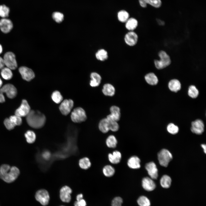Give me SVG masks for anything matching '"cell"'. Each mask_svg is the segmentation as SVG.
<instances>
[{
    "label": "cell",
    "mask_w": 206,
    "mask_h": 206,
    "mask_svg": "<svg viewBox=\"0 0 206 206\" xmlns=\"http://www.w3.org/2000/svg\"><path fill=\"white\" fill-rule=\"evenodd\" d=\"M20 174V171L17 167H11L7 164H3L0 167V178L7 183L14 181Z\"/></svg>",
    "instance_id": "1"
},
{
    "label": "cell",
    "mask_w": 206,
    "mask_h": 206,
    "mask_svg": "<svg viewBox=\"0 0 206 206\" xmlns=\"http://www.w3.org/2000/svg\"><path fill=\"white\" fill-rule=\"evenodd\" d=\"M26 117L27 124L30 126L34 128H41L45 122V116L38 110H31Z\"/></svg>",
    "instance_id": "2"
},
{
    "label": "cell",
    "mask_w": 206,
    "mask_h": 206,
    "mask_svg": "<svg viewBox=\"0 0 206 206\" xmlns=\"http://www.w3.org/2000/svg\"><path fill=\"white\" fill-rule=\"evenodd\" d=\"M159 60L155 59L154 62L156 68L161 70L169 66L171 64V60L170 56L165 51L161 50L158 53Z\"/></svg>",
    "instance_id": "3"
},
{
    "label": "cell",
    "mask_w": 206,
    "mask_h": 206,
    "mask_svg": "<svg viewBox=\"0 0 206 206\" xmlns=\"http://www.w3.org/2000/svg\"><path fill=\"white\" fill-rule=\"evenodd\" d=\"M158 158L160 164L162 166L166 167L172 160L173 156L169 150L163 149L158 153Z\"/></svg>",
    "instance_id": "4"
},
{
    "label": "cell",
    "mask_w": 206,
    "mask_h": 206,
    "mask_svg": "<svg viewBox=\"0 0 206 206\" xmlns=\"http://www.w3.org/2000/svg\"><path fill=\"white\" fill-rule=\"evenodd\" d=\"M71 118L73 122L80 123L86 120L87 116L84 109L81 107H77L75 108L72 112Z\"/></svg>",
    "instance_id": "5"
},
{
    "label": "cell",
    "mask_w": 206,
    "mask_h": 206,
    "mask_svg": "<svg viewBox=\"0 0 206 206\" xmlns=\"http://www.w3.org/2000/svg\"><path fill=\"white\" fill-rule=\"evenodd\" d=\"M3 58L6 67L11 70H14L17 68V64L15 56L13 52H6Z\"/></svg>",
    "instance_id": "6"
},
{
    "label": "cell",
    "mask_w": 206,
    "mask_h": 206,
    "mask_svg": "<svg viewBox=\"0 0 206 206\" xmlns=\"http://www.w3.org/2000/svg\"><path fill=\"white\" fill-rule=\"evenodd\" d=\"M35 197L36 200L43 205L45 206L48 204L49 195L48 191L45 189L38 191L35 193Z\"/></svg>",
    "instance_id": "7"
},
{
    "label": "cell",
    "mask_w": 206,
    "mask_h": 206,
    "mask_svg": "<svg viewBox=\"0 0 206 206\" xmlns=\"http://www.w3.org/2000/svg\"><path fill=\"white\" fill-rule=\"evenodd\" d=\"M30 107L27 101L22 100L20 106L15 112V115L20 117L26 116L30 111Z\"/></svg>",
    "instance_id": "8"
},
{
    "label": "cell",
    "mask_w": 206,
    "mask_h": 206,
    "mask_svg": "<svg viewBox=\"0 0 206 206\" xmlns=\"http://www.w3.org/2000/svg\"><path fill=\"white\" fill-rule=\"evenodd\" d=\"M0 90L3 93H5L9 98H14L17 94L16 88L13 84H6L0 88Z\"/></svg>",
    "instance_id": "9"
},
{
    "label": "cell",
    "mask_w": 206,
    "mask_h": 206,
    "mask_svg": "<svg viewBox=\"0 0 206 206\" xmlns=\"http://www.w3.org/2000/svg\"><path fill=\"white\" fill-rule=\"evenodd\" d=\"M74 102L71 99H66L62 102L59 108L62 114L67 115L70 112L74 106Z\"/></svg>",
    "instance_id": "10"
},
{
    "label": "cell",
    "mask_w": 206,
    "mask_h": 206,
    "mask_svg": "<svg viewBox=\"0 0 206 206\" xmlns=\"http://www.w3.org/2000/svg\"><path fill=\"white\" fill-rule=\"evenodd\" d=\"M19 71L22 78L27 81L31 80L35 77V74L33 71L26 66H22L19 67Z\"/></svg>",
    "instance_id": "11"
},
{
    "label": "cell",
    "mask_w": 206,
    "mask_h": 206,
    "mask_svg": "<svg viewBox=\"0 0 206 206\" xmlns=\"http://www.w3.org/2000/svg\"><path fill=\"white\" fill-rule=\"evenodd\" d=\"M72 189L67 186L62 187L60 190V198L62 201L69 203L71 200V194L72 193Z\"/></svg>",
    "instance_id": "12"
},
{
    "label": "cell",
    "mask_w": 206,
    "mask_h": 206,
    "mask_svg": "<svg viewBox=\"0 0 206 206\" xmlns=\"http://www.w3.org/2000/svg\"><path fill=\"white\" fill-rule=\"evenodd\" d=\"M138 37L133 31H129L125 35L124 40L126 43L130 46H133L137 42Z\"/></svg>",
    "instance_id": "13"
},
{
    "label": "cell",
    "mask_w": 206,
    "mask_h": 206,
    "mask_svg": "<svg viewBox=\"0 0 206 206\" xmlns=\"http://www.w3.org/2000/svg\"><path fill=\"white\" fill-rule=\"evenodd\" d=\"M191 131L197 134H202L204 131V124L203 121L197 119L192 122Z\"/></svg>",
    "instance_id": "14"
},
{
    "label": "cell",
    "mask_w": 206,
    "mask_h": 206,
    "mask_svg": "<svg viewBox=\"0 0 206 206\" xmlns=\"http://www.w3.org/2000/svg\"><path fill=\"white\" fill-rule=\"evenodd\" d=\"M13 28L11 21L7 18H2L0 20V29L4 33L9 32Z\"/></svg>",
    "instance_id": "15"
},
{
    "label": "cell",
    "mask_w": 206,
    "mask_h": 206,
    "mask_svg": "<svg viewBox=\"0 0 206 206\" xmlns=\"http://www.w3.org/2000/svg\"><path fill=\"white\" fill-rule=\"evenodd\" d=\"M148 174L152 179H157L158 177V170L156 165L153 162L147 163L145 166Z\"/></svg>",
    "instance_id": "16"
},
{
    "label": "cell",
    "mask_w": 206,
    "mask_h": 206,
    "mask_svg": "<svg viewBox=\"0 0 206 206\" xmlns=\"http://www.w3.org/2000/svg\"><path fill=\"white\" fill-rule=\"evenodd\" d=\"M111 113L108 115L107 119L108 120H114L117 122L120 117V110L119 107L116 106H112L110 108Z\"/></svg>",
    "instance_id": "17"
},
{
    "label": "cell",
    "mask_w": 206,
    "mask_h": 206,
    "mask_svg": "<svg viewBox=\"0 0 206 206\" xmlns=\"http://www.w3.org/2000/svg\"><path fill=\"white\" fill-rule=\"evenodd\" d=\"M142 186L145 190L150 191L153 190L156 186L152 179L148 177H145L142 180Z\"/></svg>",
    "instance_id": "18"
},
{
    "label": "cell",
    "mask_w": 206,
    "mask_h": 206,
    "mask_svg": "<svg viewBox=\"0 0 206 206\" xmlns=\"http://www.w3.org/2000/svg\"><path fill=\"white\" fill-rule=\"evenodd\" d=\"M140 5L143 7H145L148 4L155 8H159L161 5V0H138Z\"/></svg>",
    "instance_id": "19"
},
{
    "label": "cell",
    "mask_w": 206,
    "mask_h": 206,
    "mask_svg": "<svg viewBox=\"0 0 206 206\" xmlns=\"http://www.w3.org/2000/svg\"><path fill=\"white\" fill-rule=\"evenodd\" d=\"M140 160L136 156H133L128 160L127 164L128 166L132 169H138L140 167Z\"/></svg>",
    "instance_id": "20"
},
{
    "label": "cell",
    "mask_w": 206,
    "mask_h": 206,
    "mask_svg": "<svg viewBox=\"0 0 206 206\" xmlns=\"http://www.w3.org/2000/svg\"><path fill=\"white\" fill-rule=\"evenodd\" d=\"M90 77L91 78L90 83V86L92 87L98 86L101 83V76L98 74L93 72L91 73Z\"/></svg>",
    "instance_id": "21"
},
{
    "label": "cell",
    "mask_w": 206,
    "mask_h": 206,
    "mask_svg": "<svg viewBox=\"0 0 206 206\" xmlns=\"http://www.w3.org/2000/svg\"><path fill=\"white\" fill-rule=\"evenodd\" d=\"M109 161L112 163L116 164L119 163L121 158V154L118 151H115L112 154L110 153L108 155Z\"/></svg>",
    "instance_id": "22"
},
{
    "label": "cell",
    "mask_w": 206,
    "mask_h": 206,
    "mask_svg": "<svg viewBox=\"0 0 206 206\" xmlns=\"http://www.w3.org/2000/svg\"><path fill=\"white\" fill-rule=\"evenodd\" d=\"M102 92L105 96H112L115 94V89L112 84L108 83L106 84L103 86Z\"/></svg>",
    "instance_id": "23"
},
{
    "label": "cell",
    "mask_w": 206,
    "mask_h": 206,
    "mask_svg": "<svg viewBox=\"0 0 206 206\" xmlns=\"http://www.w3.org/2000/svg\"><path fill=\"white\" fill-rule=\"evenodd\" d=\"M181 84L179 81L176 79L171 80L168 84L169 89L172 91L177 92L180 90Z\"/></svg>",
    "instance_id": "24"
},
{
    "label": "cell",
    "mask_w": 206,
    "mask_h": 206,
    "mask_svg": "<svg viewBox=\"0 0 206 206\" xmlns=\"http://www.w3.org/2000/svg\"><path fill=\"white\" fill-rule=\"evenodd\" d=\"M144 78L146 82L151 85H156L158 82L157 77L152 72H150L147 74L145 76Z\"/></svg>",
    "instance_id": "25"
},
{
    "label": "cell",
    "mask_w": 206,
    "mask_h": 206,
    "mask_svg": "<svg viewBox=\"0 0 206 206\" xmlns=\"http://www.w3.org/2000/svg\"><path fill=\"white\" fill-rule=\"evenodd\" d=\"M138 25V21L134 18H129L125 22L126 28L129 31H133Z\"/></svg>",
    "instance_id": "26"
},
{
    "label": "cell",
    "mask_w": 206,
    "mask_h": 206,
    "mask_svg": "<svg viewBox=\"0 0 206 206\" xmlns=\"http://www.w3.org/2000/svg\"><path fill=\"white\" fill-rule=\"evenodd\" d=\"M98 127L100 130L104 133H106L110 130L109 121L106 118L101 120L99 122Z\"/></svg>",
    "instance_id": "27"
},
{
    "label": "cell",
    "mask_w": 206,
    "mask_h": 206,
    "mask_svg": "<svg viewBox=\"0 0 206 206\" xmlns=\"http://www.w3.org/2000/svg\"><path fill=\"white\" fill-rule=\"evenodd\" d=\"M1 75L3 78L6 80L11 79L13 76L11 70L6 67L1 70Z\"/></svg>",
    "instance_id": "28"
},
{
    "label": "cell",
    "mask_w": 206,
    "mask_h": 206,
    "mask_svg": "<svg viewBox=\"0 0 206 206\" xmlns=\"http://www.w3.org/2000/svg\"><path fill=\"white\" fill-rule=\"evenodd\" d=\"M171 177L167 175H163L161 178L160 183L161 186L164 188H168L171 185Z\"/></svg>",
    "instance_id": "29"
},
{
    "label": "cell",
    "mask_w": 206,
    "mask_h": 206,
    "mask_svg": "<svg viewBox=\"0 0 206 206\" xmlns=\"http://www.w3.org/2000/svg\"><path fill=\"white\" fill-rule=\"evenodd\" d=\"M95 56L98 60L101 61L107 60L108 57L107 52L104 49H102L97 51L96 53Z\"/></svg>",
    "instance_id": "30"
},
{
    "label": "cell",
    "mask_w": 206,
    "mask_h": 206,
    "mask_svg": "<svg viewBox=\"0 0 206 206\" xmlns=\"http://www.w3.org/2000/svg\"><path fill=\"white\" fill-rule=\"evenodd\" d=\"M25 136L27 142L29 143H33L36 139V135L35 132L31 130L27 131L25 134Z\"/></svg>",
    "instance_id": "31"
},
{
    "label": "cell",
    "mask_w": 206,
    "mask_h": 206,
    "mask_svg": "<svg viewBox=\"0 0 206 206\" xmlns=\"http://www.w3.org/2000/svg\"><path fill=\"white\" fill-rule=\"evenodd\" d=\"M129 16L128 13L124 10L119 11L117 15L118 20L122 23H125L129 18Z\"/></svg>",
    "instance_id": "32"
},
{
    "label": "cell",
    "mask_w": 206,
    "mask_h": 206,
    "mask_svg": "<svg viewBox=\"0 0 206 206\" xmlns=\"http://www.w3.org/2000/svg\"><path fill=\"white\" fill-rule=\"evenodd\" d=\"M117 142L116 138L113 135L109 136L107 138L106 141L107 146L110 148H115L116 146Z\"/></svg>",
    "instance_id": "33"
},
{
    "label": "cell",
    "mask_w": 206,
    "mask_h": 206,
    "mask_svg": "<svg viewBox=\"0 0 206 206\" xmlns=\"http://www.w3.org/2000/svg\"><path fill=\"white\" fill-rule=\"evenodd\" d=\"M79 165L82 169H87L90 167L91 163L88 158L84 157L79 160Z\"/></svg>",
    "instance_id": "34"
},
{
    "label": "cell",
    "mask_w": 206,
    "mask_h": 206,
    "mask_svg": "<svg viewBox=\"0 0 206 206\" xmlns=\"http://www.w3.org/2000/svg\"><path fill=\"white\" fill-rule=\"evenodd\" d=\"M137 203L139 206H150V202L149 199L144 196H140L137 200Z\"/></svg>",
    "instance_id": "35"
},
{
    "label": "cell",
    "mask_w": 206,
    "mask_h": 206,
    "mask_svg": "<svg viewBox=\"0 0 206 206\" xmlns=\"http://www.w3.org/2000/svg\"><path fill=\"white\" fill-rule=\"evenodd\" d=\"M103 172L105 176L107 177H110L114 174L115 170L112 166L107 165L104 167Z\"/></svg>",
    "instance_id": "36"
},
{
    "label": "cell",
    "mask_w": 206,
    "mask_h": 206,
    "mask_svg": "<svg viewBox=\"0 0 206 206\" xmlns=\"http://www.w3.org/2000/svg\"><path fill=\"white\" fill-rule=\"evenodd\" d=\"M51 98L55 103L59 104L63 100V98L60 92L58 91H55L52 93Z\"/></svg>",
    "instance_id": "37"
},
{
    "label": "cell",
    "mask_w": 206,
    "mask_h": 206,
    "mask_svg": "<svg viewBox=\"0 0 206 206\" xmlns=\"http://www.w3.org/2000/svg\"><path fill=\"white\" fill-rule=\"evenodd\" d=\"M10 11L9 7L5 5H0V16L2 18H7Z\"/></svg>",
    "instance_id": "38"
},
{
    "label": "cell",
    "mask_w": 206,
    "mask_h": 206,
    "mask_svg": "<svg viewBox=\"0 0 206 206\" xmlns=\"http://www.w3.org/2000/svg\"><path fill=\"white\" fill-rule=\"evenodd\" d=\"M199 94V91L195 86L191 85L189 87L188 94L190 97L193 98H196L197 97Z\"/></svg>",
    "instance_id": "39"
},
{
    "label": "cell",
    "mask_w": 206,
    "mask_h": 206,
    "mask_svg": "<svg viewBox=\"0 0 206 206\" xmlns=\"http://www.w3.org/2000/svg\"><path fill=\"white\" fill-rule=\"evenodd\" d=\"M52 17L53 19L58 23H61L64 19V15L58 12H55L53 13Z\"/></svg>",
    "instance_id": "40"
},
{
    "label": "cell",
    "mask_w": 206,
    "mask_h": 206,
    "mask_svg": "<svg viewBox=\"0 0 206 206\" xmlns=\"http://www.w3.org/2000/svg\"><path fill=\"white\" fill-rule=\"evenodd\" d=\"M167 131L170 133L175 134L179 132L178 127L174 124L171 123L169 124L167 127Z\"/></svg>",
    "instance_id": "41"
},
{
    "label": "cell",
    "mask_w": 206,
    "mask_h": 206,
    "mask_svg": "<svg viewBox=\"0 0 206 206\" xmlns=\"http://www.w3.org/2000/svg\"><path fill=\"white\" fill-rule=\"evenodd\" d=\"M9 118L15 126L20 125L22 124V119L19 116L15 115L11 116Z\"/></svg>",
    "instance_id": "42"
},
{
    "label": "cell",
    "mask_w": 206,
    "mask_h": 206,
    "mask_svg": "<svg viewBox=\"0 0 206 206\" xmlns=\"http://www.w3.org/2000/svg\"><path fill=\"white\" fill-rule=\"evenodd\" d=\"M108 121L109 130L113 132L118 131L119 128V126L117 122L114 120H108Z\"/></svg>",
    "instance_id": "43"
},
{
    "label": "cell",
    "mask_w": 206,
    "mask_h": 206,
    "mask_svg": "<svg viewBox=\"0 0 206 206\" xmlns=\"http://www.w3.org/2000/svg\"><path fill=\"white\" fill-rule=\"evenodd\" d=\"M123 201V199L121 197H115L112 201L111 206H122Z\"/></svg>",
    "instance_id": "44"
},
{
    "label": "cell",
    "mask_w": 206,
    "mask_h": 206,
    "mask_svg": "<svg viewBox=\"0 0 206 206\" xmlns=\"http://www.w3.org/2000/svg\"><path fill=\"white\" fill-rule=\"evenodd\" d=\"M4 124L6 128L9 130L13 129L15 126L9 118H6L5 119Z\"/></svg>",
    "instance_id": "45"
},
{
    "label": "cell",
    "mask_w": 206,
    "mask_h": 206,
    "mask_svg": "<svg viewBox=\"0 0 206 206\" xmlns=\"http://www.w3.org/2000/svg\"><path fill=\"white\" fill-rule=\"evenodd\" d=\"M86 202L83 199L76 201L74 203V206H86Z\"/></svg>",
    "instance_id": "46"
},
{
    "label": "cell",
    "mask_w": 206,
    "mask_h": 206,
    "mask_svg": "<svg viewBox=\"0 0 206 206\" xmlns=\"http://www.w3.org/2000/svg\"><path fill=\"white\" fill-rule=\"evenodd\" d=\"M5 66L3 58L0 56V70L2 69Z\"/></svg>",
    "instance_id": "47"
},
{
    "label": "cell",
    "mask_w": 206,
    "mask_h": 206,
    "mask_svg": "<svg viewBox=\"0 0 206 206\" xmlns=\"http://www.w3.org/2000/svg\"><path fill=\"white\" fill-rule=\"evenodd\" d=\"M5 101V98L3 93L0 90V103H3Z\"/></svg>",
    "instance_id": "48"
},
{
    "label": "cell",
    "mask_w": 206,
    "mask_h": 206,
    "mask_svg": "<svg viewBox=\"0 0 206 206\" xmlns=\"http://www.w3.org/2000/svg\"><path fill=\"white\" fill-rule=\"evenodd\" d=\"M157 21L159 25H165L164 22L161 19H157Z\"/></svg>",
    "instance_id": "49"
},
{
    "label": "cell",
    "mask_w": 206,
    "mask_h": 206,
    "mask_svg": "<svg viewBox=\"0 0 206 206\" xmlns=\"http://www.w3.org/2000/svg\"><path fill=\"white\" fill-rule=\"evenodd\" d=\"M83 195L82 194L78 195L76 197L77 201H78L83 199Z\"/></svg>",
    "instance_id": "50"
},
{
    "label": "cell",
    "mask_w": 206,
    "mask_h": 206,
    "mask_svg": "<svg viewBox=\"0 0 206 206\" xmlns=\"http://www.w3.org/2000/svg\"><path fill=\"white\" fill-rule=\"evenodd\" d=\"M201 146L203 148V149L204 151L205 152V154L206 152V144H203L201 145Z\"/></svg>",
    "instance_id": "51"
},
{
    "label": "cell",
    "mask_w": 206,
    "mask_h": 206,
    "mask_svg": "<svg viewBox=\"0 0 206 206\" xmlns=\"http://www.w3.org/2000/svg\"><path fill=\"white\" fill-rule=\"evenodd\" d=\"M3 47L0 44V54H1L3 52Z\"/></svg>",
    "instance_id": "52"
},
{
    "label": "cell",
    "mask_w": 206,
    "mask_h": 206,
    "mask_svg": "<svg viewBox=\"0 0 206 206\" xmlns=\"http://www.w3.org/2000/svg\"><path fill=\"white\" fill-rule=\"evenodd\" d=\"M3 84V82L2 81L1 79V78H0V88L2 86V85Z\"/></svg>",
    "instance_id": "53"
},
{
    "label": "cell",
    "mask_w": 206,
    "mask_h": 206,
    "mask_svg": "<svg viewBox=\"0 0 206 206\" xmlns=\"http://www.w3.org/2000/svg\"></svg>",
    "instance_id": "54"
}]
</instances>
